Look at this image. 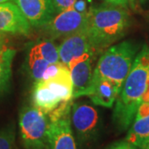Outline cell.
I'll list each match as a JSON object with an SVG mask.
<instances>
[{
  "label": "cell",
  "instance_id": "20",
  "mask_svg": "<svg viewBox=\"0 0 149 149\" xmlns=\"http://www.w3.org/2000/svg\"><path fill=\"white\" fill-rule=\"evenodd\" d=\"M76 0H52L56 13H61L63 11L71 8Z\"/></svg>",
  "mask_w": 149,
  "mask_h": 149
},
{
  "label": "cell",
  "instance_id": "13",
  "mask_svg": "<svg viewBox=\"0 0 149 149\" xmlns=\"http://www.w3.org/2000/svg\"><path fill=\"white\" fill-rule=\"evenodd\" d=\"M120 90L116 85L106 79L92 78L86 95L95 105L111 108L117 100Z\"/></svg>",
  "mask_w": 149,
  "mask_h": 149
},
{
  "label": "cell",
  "instance_id": "5",
  "mask_svg": "<svg viewBox=\"0 0 149 149\" xmlns=\"http://www.w3.org/2000/svg\"><path fill=\"white\" fill-rule=\"evenodd\" d=\"M19 130L26 149H47L50 121L47 114L34 106H25L19 113Z\"/></svg>",
  "mask_w": 149,
  "mask_h": 149
},
{
  "label": "cell",
  "instance_id": "1",
  "mask_svg": "<svg viewBox=\"0 0 149 149\" xmlns=\"http://www.w3.org/2000/svg\"><path fill=\"white\" fill-rule=\"evenodd\" d=\"M149 83V46L144 45L133 61L116 100L113 122L118 131L127 130L134 121Z\"/></svg>",
  "mask_w": 149,
  "mask_h": 149
},
{
  "label": "cell",
  "instance_id": "22",
  "mask_svg": "<svg viewBox=\"0 0 149 149\" xmlns=\"http://www.w3.org/2000/svg\"><path fill=\"white\" fill-rule=\"evenodd\" d=\"M107 149H137V148L131 143H129L126 140H124V141H119V142H116L113 143Z\"/></svg>",
  "mask_w": 149,
  "mask_h": 149
},
{
  "label": "cell",
  "instance_id": "21",
  "mask_svg": "<svg viewBox=\"0 0 149 149\" xmlns=\"http://www.w3.org/2000/svg\"><path fill=\"white\" fill-rule=\"evenodd\" d=\"M149 114V102H143L140 106L139 107V109L137 111L136 116L134 119H138L143 118Z\"/></svg>",
  "mask_w": 149,
  "mask_h": 149
},
{
  "label": "cell",
  "instance_id": "26",
  "mask_svg": "<svg viewBox=\"0 0 149 149\" xmlns=\"http://www.w3.org/2000/svg\"><path fill=\"white\" fill-rule=\"evenodd\" d=\"M9 0H0V3H5V2H8Z\"/></svg>",
  "mask_w": 149,
  "mask_h": 149
},
{
  "label": "cell",
  "instance_id": "17",
  "mask_svg": "<svg viewBox=\"0 0 149 149\" xmlns=\"http://www.w3.org/2000/svg\"><path fill=\"white\" fill-rule=\"evenodd\" d=\"M50 63L47 61L28 52L26 57V67L27 72L31 78L35 82L42 80L45 70H47Z\"/></svg>",
  "mask_w": 149,
  "mask_h": 149
},
{
  "label": "cell",
  "instance_id": "15",
  "mask_svg": "<svg viewBox=\"0 0 149 149\" xmlns=\"http://www.w3.org/2000/svg\"><path fill=\"white\" fill-rule=\"evenodd\" d=\"M16 51L3 47L0 49V95L8 90L12 78V65Z\"/></svg>",
  "mask_w": 149,
  "mask_h": 149
},
{
  "label": "cell",
  "instance_id": "4",
  "mask_svg": "<svg viewBox=\"0 0 149 149\" xmlns=\"http://www.w3.org/2000/svg\"><path fill=\"white\" fill-rule=\"evenodd\" d=\"M33 106L48 114L63 101L73 98V84L66 65L62 64L58 73L48 80L36 81L32 90Z\"/></svg>",
  "mask_w": 149,
  "mask_h": 149
},
{
  "label": "cell",
  "instance_id": "24",
  "mask_svg": "<svg viewBox=\"0 0 149 149\" xmlns=\"http://www.w3.org/2000/svg\"><path fill=\"white\" fill-rule=\"evenodd\" d=\"M4 47V38L2 36V33L0 32V49Z\"/></svg>",
  "mask_w": 149,
  "mask_h": 149
},
{
  "label": "cell",
  "instance_id": "7",
  "mask_svg": "<svg viewBox=\"0 0 149 149\" xmlns=\"http://www.w3.org/2000/svg\"><path fill=\"white\" fill-rule=\"evenodd\" d=\"M87 19L88 13H81L71 8L59 13L43 27L50 37L53 39L65 38L85 29Z\"/></svg>",
  "mask_w": 149,
  "mask_h": 149
},
{
  "label": "cell",
  "instance_id": "12",
  "mask_svg": "<svg viewBox=\"0 0 149 149\" xmlns=\"http://www.w3.org/2000/svg\"><path fill=\"white\" fill-rule=\"evenodd\" d=\"M47 149H76L70 118L50 123Z\"/></svg>",
  "mask_w": 149,
  "mask_h": 149
},
{
  "label": "cell",
  "instance_id": "10",
  "mask_svg": "<svg viewBox=\"0 0 149 149\" xmlns=\"http://www.w3.org/2000/svg\"><path fill=\"white\" fill-rule=\"evenodd\" d=\"M60 62L68 65L73 59L90 53L97 54L91 46L86 28L65 37L58 47Z\"/></svg>",
  "mask_w": 149,
  "mask_h": 149
},
{
  "label": "cell",
  "instance_id": "23",
  "mask_svg": "<svg viewBox=\"0 0 149 149\" xmlns=\"http://www.w3.org/2000/svg\"><path fill=\"white\" fill-rule=\"evenodd\" d=\"M72 8L74 10H76L79 13H88L85 0H76Z\"/></svg>",
  "mask_w": 149,
  "mask_h": 149
},
{
  "label": "cell",
  "instance_id": "11",
  "mask_svg": "<svg viewBox=\"0 0 149 149\" xmlns=\"http://www.w3.org/2000/svg\"><path fill=\"white\" fill-rule=\"evenodd\" d=\"M30 23L18 7L11 2L0 3V32L28 35Z\"/></svg>",
  "mask_w": 149,
  "mask_h": 149
},
{
  "label": "cell",
  "instance_id": "3",
  "mask_svg": "<svg viewBox=\"0 0 149 149\" xmlns=\"http://www.w3.org/2000/svg\"><path fill=\"white\" fill-rule=\"evenodd\" d=\"M139 50L136 42L125 41L104 52L96 65L93 78L106 79L121 91Z\"/></svg>",
  "mask_w": 149,
  "mask_h": 149
},
{
  "label": "cell",
  "instance_id": "6",
  "mask_svg": "<svg viewBox=\"0 0 149 149\" xmlns=\"http://www.w3.org/2000/svg\"><path fill=\"white\" fill-rule=\"evenodd\" d=\"M70 123L80 144L91 143L98 136L100 128V117L95 108L86 103L73 104Z\"/></svg>",
  "mask_w": 149,
  "mask_h": 149
},
{
  "label": "cell",
  "instance_id": "16",
  "mask_svg": "<svg viewBox=\"0 0 149 149\" xmlns=\"http://www.w3.org/2000/svg\"><path fill=\"white\" fill-rule=\"evenodd\" d=\"M28 52L44 59L50 64L60 61L58 47L51 40H42L32 46Z\"/></svg>",
  "mask_w": 149,
  "mask_h": 149
},
{
  "label": "cell",
  "instance_id": "18",
  "mask_svg": "<svg viewBox=\"0 0 149 149\" xmlns=\"http://www.w3.org/2000/svg\"><path fill=\"white\" fill-rule=\"evenodd\" d=\"M15 126L10 123L0 128V149H14L15 148Z\"/></svg>",
  "mask_w": 149,
  "mask_h": 149
},
{
  "label": "cell",
  "instance_id": "19",
  "mask_svg": "<svg viewBox=\"0 0 149 149\" xmlns=\"http://www.w3.org/2000/svg\"><path fill=\"white\" fill-rule=\"evenodd\" d=\"M72 105H73L72 100L61 102L55 109L50 112L47 114L50 123L55 122L65 118H70Z\"/></svg>",
  "mask_w": 149,
  "mask_h": 149
},
{
  "label": "cell",
  "instance_id": "14",
  "mask_svg": "<svg viewBox=\"0 0 149 149\" xmlns=\"http://www.w3.org/2000/svg\"><path fill=\"white\" fill-rule=\"evenodd\" d=\"M125 140L138 148L144 149L149 141V114L134 119Z\"/></svg>",
  "mask_w": 149,
  "mask_h": 149
},
{
  "label": "cell",
  "instance_id": "8",
  "mask_svg": "<svg viewBox=\"0 0 149 149\" xmlns=\"http://www.w3.org/2000/svg\"><path fill=\"white\" fill-rule=\"evenodd\" d=\"M96 54L90 53L73 59L68 68L73 84V98L85 96L91 86L95 69L93 68Z\"/></svg>",
  "mask_w": 149,
  "mask_h": 149
},
{
  "label": "cell",
  "instance_id": "2",
  "mask_svg": "<svg viewBox=\"0 0 149 149\" xmlns=\"http://www.w3.org/2000/svg\"><path fill=\"white\" fill-rule=\"evenodd\" d=\"M128 12L120 6L108 4L88 11L86 31L96 53L121 39L129 27Z\"/></svg>",
  "mask_w": 149,
  "mask_h": 149
},
{
  "label": "cell",
  "instance_id": "9",
  "mask_svg": "<svg viewBox=\"0 0 149 149\" xmlns=\"http://www.w3.org/2000/svg\"><path fill=\"white\" fill-rule=\"evenodd\" d=\"M30 25L43 27L53 18L56 10L52 0H13Z\"/></svg>",
  "mask_w": 149,
  "mask_h": 149
},
{
  "label": "cell",
  "instance_id": "25",
  "mask_svg": "<svg viewBox=\"0 0 149 149\" xmlns=\"http://www.w3.org/2000/svg\"><path fill=\"white\" fill-rule=\"evenodd\" d=\"M144 149H149V141L148 142V143H147V145H146V147L144 148Z\"/></svg>",
  "mask_w": 149,
  "mask_h": 149
}]
</instances>
